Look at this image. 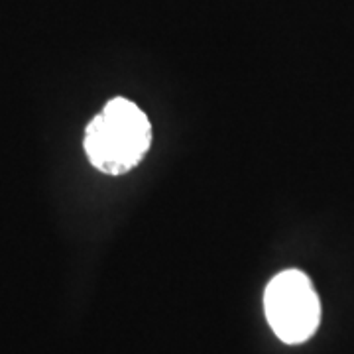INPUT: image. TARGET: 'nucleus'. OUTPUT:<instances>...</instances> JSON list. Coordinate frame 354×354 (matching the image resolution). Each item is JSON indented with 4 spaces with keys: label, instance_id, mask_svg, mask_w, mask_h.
I'll return each mask as SVG.
<instances>
[{
    "label": "nucleus",
    "instance_id": "nucleus-1",
    "mask_svg": "<svg viewBox=\"0 0 354 354\" xmlns=\"http://www.w3.org/2000/svg\"><path fill=\"white\" fill-rule=\"evenodd\" d=\"M152 127L146 114L128 99H113L88 122L85 152L102 174L120 176L132 169L150 148Z\"/></svg>",
    "mask_w": 354,
    "mask_h": 354
},
{
    "label": "nucleus",
    "instance_id": "nucleus-2",
    "mask_svg": "<svg viewBox=\"0 0 354 354\" xmlns=\"http://www.w3.org/2000/svg\"><path fill=\"white\" fill-rule=\"evenodd\" d=\"M266 319L279 341L299 344L315 335L321 304L311 279L299 270L274 276L264 291Z\"/></svg>",
    "mask_w": 354,
    "mask_h": 354
}]
</instances>
